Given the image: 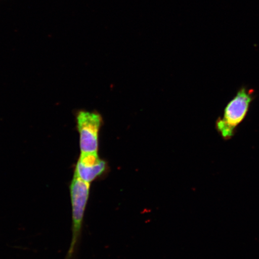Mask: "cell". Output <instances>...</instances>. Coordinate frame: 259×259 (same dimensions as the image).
Wrapping results in <instances>:
<instances>
[{
  "label": "cell",
  "instance_id": "7a4b0ae2",
  "mask_svg": "<svg viewBox=\"0 0 259 259\" xmlns=\"http://www.w3.org/2000/svg\"><path fill=\"white\" fill-rule=\"evenodd\" d=\"M72 212V237L66 257L73 259L78 248L82 236V227L87 203H88L91 184L73 177L69 186Z\"/></svg>",
  "mask_w": 259,
  "mask_h": 259
},
{
  "label": "cell",
  "instance_id": "3957f363",
  "mask_svg": "<svg viewBox=\"0 0 259 259\" xmlns=\"http://www.w3.org/2000/svg\"><path fill=\"white\" fill-rule=\"evenodd\" d=\"M102 116L96 112L80 111L77 115L80 153H98Z\"/></svg>",
  "mask_w": 259,
  "mask_h": 259
},
{
  "label": "cell",
  "instance_id": "277c9868",
  "mask_svg": "<svg viewBox=\"0 0 259 259\" xmlns=\"http://www.w3.org/2000/svg\"><path fill=\"white\" fill-rule=\"evenodd\" d=\"M109 170L108 163L99 157L98 153H80L73 177L92 184L105 177Z\"/></svg>",
  "mask_w": 259,
  "mask_h": 259
},
{
  "label": "cell",
  "instance_id": "5b68a950",
  "mask_svg": "<svg viewBox=\"0 0 259 259\" xmlns=\"http://www.w3.org/2000/svg\"><path fill=\"white\" fill-rule=\"evenodd\" d=\"M0 1H1V0H0Z\"/></svg>",
  "mask_w": 259,
  "mask_h": 259
},
{
  "label": "cell",
  "instance_id": "6da1fadb",
  "mask_svg": "<svg viewBox=\"0 0 259 259\" xmlns=\"http://www.w3.org/2000/svg\"><path fill=\"white\" fill-rule=\"evenodd\" d=\"M254 99L253 90L243 87L227 104L221 116L217 119L215 128L224 140L234 137L236 129L248 114Z\"/></svg>",
  "mask_w": 259,
  "mask_h": 259
}]
</instances>
